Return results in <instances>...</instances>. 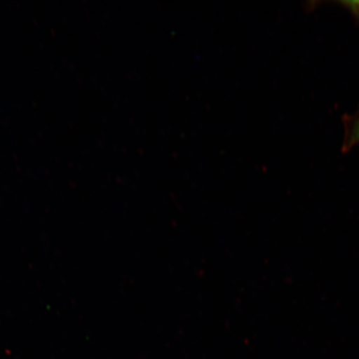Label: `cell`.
Segmentation results:
<instances>
[{
	"label": "cell",
	"instance_id": "6da1fadb",
	"mask_svg": "<svg viewBox=\"0 0 359 359\" xmlns=\"http://www.w3.org/2000/svg\"><path fill=\"white\" fill-rule=\"evenodd\" d=\"M359 142V118L355 121L352 126L351 131H350L347 139L345 148L351 147Z\"/></svg>",
	"mask_w": 359,
	"mask_h": 359
}]
</instances>
